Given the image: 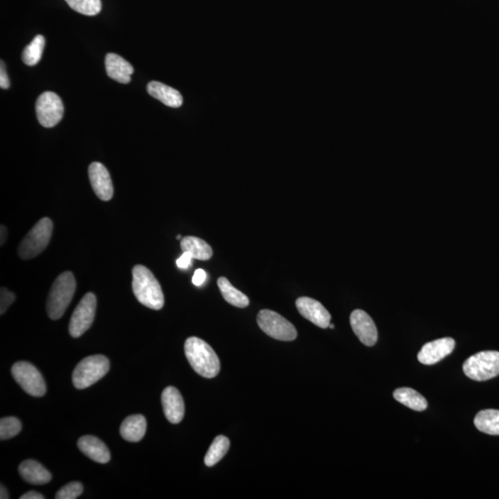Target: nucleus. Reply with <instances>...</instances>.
Here are the masks:
<instances>
[{
  "mask_svg": "<svg viewBox=\"0 0 499 499\" xmlns=\"http://www.w3.org/2000/svg\"><path fill=\"white\" fill-rule=\"evenodd\" d=\"M296 307L302 317L315 326L321 329H327L329 327L331 315L317 300L301 297L296 301Z\"/></svg>",
  "mask_w": 499,
  "mask_h": 499,
  "instance_id": "obj_13",
  "label": "nucleus"
},
{
  "mask_svg": "<svg viewBox=\"0 0 499 499\" xmlns=\"http://www.w3.org/2000/svg\"><path fill=\"white\" fill-rule=\"evenodd\" d=\"M464 372L476 381H486L499 375V351H481L468 358Z\"/></svg>",
  "mask_w": 499,
  "mask_h": 499,
  "instance_id": "obj_6",
  "label": "nucleus"
},
{
  "mask_svg": "<svg viewBox=\"0 0 499 499\" xmlns=\"http://www.w3.org/2000/svg\"><path fill=\"white\" fill-rule=\"evenodd\" d=\"M21 430V424L17 418L5 417L0 420V439L7 440L16 437Z\"/></svg>",
  "mask_w": 499,
  "mask_h": 499,
  "instance_id": "obj_28",
  "label": "nucleus"
},
{
  "mask_svg": "<svg viewBox=\"0 0 499 499\" xmlns=\"http://www.w3.org/2000/svg\"><path fill=\"white\" fill-rule=\"evenodd\" d=\"M109 361L103 355H93L81 361L72 373V383L78 390L96 384L109 371Z\"/></svg>",
  "mask_w": 499,
  "mask_h": 499,
  "instance_id": "obj_4",
  "label": "nucleus"
},
{
  "mask_svg": "<svg viewBox=\"0 0 499 499\" xmlns=\"http://www.w3.org/2000/svg\"><path fill=\"white\" fill-rule=\"evenodd\" d=\"M217 285H219L223 298L229 305L238 308H245L250 305L249 298L244 293L232 286L231 283L226 278H219L217 280Z\"/></svg>",
  "mask_w": 499,
  "mask_h": 499,
  "instance_id": "obj_24",
  "label": "nucleus"
},
{
  "mask_svg": "<svg viewBox=\"0 0 499 499\" xmlns=\"http://www.w3.org/2000/svg\"><path fill=\"white\" fill-rule=\"evenodd\" d=\"M11 87L10 79H9L7 72H6L5 64L1 61V69H0V87L9 89Z\"/></svg>",
  "mask_w": 499,
  "mask_h": 499,
  "instance_id": "obj_32",
  "label": "nucleus"
},
{
  "mask_svg": "<svg viewBox=\"0 0 499 499\" xmlns=\"http://www.w3.org/2000/svg\"><path fill=\"white\" fill-rule=\"evenodd\" d=\"M146 90L150 96L155 98L170 108H180L182 106L183 98L179 91L159 82H150Z\"/></svg>",
  "mask_w": 499,
  "mask_h": 499,
  "instance_id": "obj_18",
  "label": "nucleus"
},
{
  "mask_svg": "<svg viewBox=\"0 0 499 499\" xmlns=\"http://www.w3.org/2000/svg\"><path fill=\"white\" fill-rule=\"evenodd\" d=\"M76 290V280L72 272L60 274L54 281L48 294L47 312L49 318L57 320L63 317Z\"/></svg>",
  "mask_w": 499,
  "mask_h": 499,
  "instance_id": "obj_3",
  "label": "nucleus"
},
{
  "mask_svg": "<svg viewBox=\"0 0 499 499\" xmlns=\"http://www.w3.org/2000/svg\"><path fill=\"white\" fill-rule=\"evenodd\" d=\"M180 248L183 252L189 253L192 258L207 261L213 256V250L210 245L194 236H187L180 241Z\"/></svg>",
  "mask_w": 499,
  "mask_h": 499,
  "instance_id": "obj_21",
  "label": "nucleus"
},
{
  "mask_svg": "<svg viewBox=\"0 0 499 499\" xmlns=\"http://www.w3.org/2000/svg\"><path fill=\"white\" fill-rule=\"evenodd\" d=\"M8 231L5 226H1V245L5 243L6 238H7Z\"/></svg>",
  "mask_w": 499,
  "mask_h": 499,
  "instance_id": "obj_35",
  "label": "nucleus"
},
{
  "mask_svg": "<svg viewBox=\"0 0 499 499\" xmlns=\"http://www.w3.org/2000/svg\"><path fill=\"white\" fill-rule=\"evenodd\" d=\"M19 473L26 482L35 486L45 485L52 479L51 473L39 462L33 460L23 461L19 466Z\"/></svg>",
  "mask_w": 499,
  "mask_h": 499,
  "instance_id": "obj_19",
  "label": "nucleus"
},
{
  "mask_svg": "<svg viewBox=\"0 0 499 499\" xmlns=\"http://www.w3.org/2000/svg\"><path fill=\"white\" fill-rule=\"evenodd\" d=\"M35 111L39 124L43 127H55L63 118L62 100L53 92H45L36 101Z\"/></svg>",
  "mask_w": 499,
  "mask_h": 499,
  "instance_id": "obj_10",
  "label": "nucleus"
},
{
  "mask_svg": "<svg viewBox=\"0 0 499 499\" xmlns=\"http://www.w3.org/2000/svg\"><path fill=\"white\" fill-rule=\"evenodd\" d=\"M21 499H44L45 497L40 493L35 491H30L21 495Z\"/></svg>",
  "mask_w": 499,
  "mask_h": 499,
  "instance_id": "obj_34",
  "label": "nucleus"
},
{
  "mask_svg": "<svg viewBox=\"0 0 499 499\" xmlns=\"http://www.w3.org/2000/svg\"><path fill=\"white\" fill-rule=\"evenodd\" d=\"M329 327H330V329H335V326H334L333 324H330Z\"/></svg>",
  "mask_w": 499,
  "mask_h": 499,
  "instance_id": "obj_37",
  "label": "nucleus"
},
{
  "mask_svg": "<svg viewBox=\"0 0 499 499\" xmlns=\"http://www.w3.org/2000/svg\"><path fill=\"white\" fill-rule=\"evenodd\" d=\"M192 256L189 253L183 252L182 256L177 260V265L182 269H188L192 265Z\"/></svg>",
  "mask_w": 499,
  "mask_h": 499,
  "instance_id": "obj_31",
  "label": "nucleus"
},
{
  "mask_svg": "<svg viewBox=\"0 0 499 499\" xmlns=\"http://www.w3.org/2000/svg\"><path fill=\"white\" fill-rule=\"evenodd\" d=\"M455 341L451 338H444L427 343L418 353V360L425 366H432L449 356L454 350Z\"/></svg>",
  "mask_w": 499,
  "mask_h": 499,
  "instance_id": "obj_14",
  "label": "nucleus"
},
{
  "mask_svg": "<svg viewBox=\"0 0 499 499\" xmlns=\"http://www.w3.org/2000/svg\"><path fill=\"white\" fill-rule=\"evenodd\" d=\"M89 179L94 194L102 201L111 200L114 194L111 177L108 170L99 162H94L88 170Z\"/></svg>",
  "mask_w": 499,
  "mask_h": 499,
  "instance_id": "obj_12",
  "label": "nucleus"
},
{
  "mask_svg": "<svg viewBox=\"0 0 499 499\" xmlns=\"http://www.w3.org/2000/svg\"><path fill=\"white\" fill-rule=\"evenodd\" d=\"M84 492V486L79 482H72L68 485L64 486L59 491L57 492V499H75Z\"/></svg>",
  "mask_w": 499,
  "mask_h": 499,
  "instance_id": "obj_29",
  "label": "nucleus"
},
{
  "mask_svg": "<svg viewBox=\"0 0 499 499\" xmlns=\"http://www.w3.org/2000/svg\"><path fill=\"white\" fill-rule=\"evenodd\" d=\"M187 360L198 375L214 378L220 371V362L215 351L203 339L192 336L185 345Z\"/></svg>",
  "mask_w": 499,
  "mask_h": 499,
  "instance_id": "obj_1",
  "label": "nucleus"
},
{
  "mask_svg": "<svg viewBox=\"0 0 499 499\" xmlns=\"http://www.w3.org/2000/svg\"><path fill=\"white\" fill-rule=\"evenodd\" d=\"M394 399L413 411L422 412L427 410L428 403L419 392L409 388H397L393 393Z\"/></svg>",
  "mask_w": 499,
  "mask_h": 499,
  "instance_id": "obj_22",
  "label": "nucleus"
},
{
  "mask_svg": "<svg viewBox=\"0 0 499 499\" xmlns=\"http://www.w3.org/2000/svg\"><path fill=\"white\" fill-rule=\"evenodd\" d=\"M133 290L140 304L153 310L163 308L165 299L160 284L146 266L137 265L133 269Z\"/></svg>",
  "mask_w": 499,
  "mask_h": 499,
  "instance_id": "obj_2",
  "label": "nucleus"
},
{
  "mask_svg": "<svg viewBox=\"0 0 499 499\" xmlns=\"http://www.w3.org/2000/svg\"><path fill=\"white\" fill-rule=\"evenodd\" d=\"M180 238H182V237H180V235H177V240H180Z\"/></svg>",
  "mask_w": 499,
  "mask_h": 499,
  "instance_id": "obj_38",
  "label": "nucleus"
},
{
  "mask_svg": "<svg viewBox=\"0 0 499 499\" xmlns=\"http://www.w3.org/2000/svg\"><path fill=\"white\" fill-rule=\"evenodd\" d=\"M73 11L87 16H94L101 11V0H65Z\"/></svg>",
  "mask_w": 499,
  "mask_h": 499,
  "instance_id": "obj_27",
  "label": "nucleus"
},
{
  "mask_svg": "<svg viewBox=\"0 0 499 499\" xmlns=\"http://www.w3.org/2000/svg\"><path fill=\"white\" fill-rule=\"evenodd\" d=\"M96 311V295L92 292L85 294L70 318L69 331L72 338H79L90 329Z\"/></svg>",
  "mask_w": 499,
  "mask_h": 499,
  "instance_id": "obj_9",
  "label": "nucleus"
},
{
  "mask_svg": "<svg viewBox=\"0 0 499 499\" xmlns=\"http://www.w3.org/2000/svg\"><path fill=\"white\" fill-rule=\"evenodd\" d=\"M45 40L41 35H36L31 44L27 45L23 52L21 59L27 66H35L41 60L44 51Z\"/></svg>",
  "mask_w": 499,
  "mask_h": 499,
  "instance_id": "obj_26",
  "label": "nucleus"
},
{
  "mask_svg": "<svg viewBox=\"0 0 499 499\" xmlns=\"http://www.w3.org/2000/svg\"><path fill=\"white\" fill-rule=\"evenodd\" d=\"M11 373L21 388L31 396L43 397L47 392L44 378L33 364L27 362L14 363Z\"/></svg>",
  "mask_w": 499,
  "mask_h": 499,
  "instance_id": "obj_8",
  "label": "nucleus"
},
{
  "mask_svg": "<svg viewBox=\"0 0 499 499\" xmlns=\"http://www.w3.org/2000/svg\"><path fill=\"white\" fill-rule=\"evenodd\" d=\"M351 326L360 341L368 347L378 342V333L375 322L363 310H355L351 314Z\"/></svg>",
  "mask_w": 499,
  "mask_h": 499,
  "instance_id": "obj_11",
  "label": "nucleus"
},
{
  "mask_svg": "<svg viewBox=\"0 0 499 499\" xmlns=\"http://www.w3.org/2000/svg\"><path fill=\"white\" fill-rule=\"evenodd\" d=\"M231 442L228 437L224 436L216 437L213 443L211 444L209 449L204 457V464L207 467H212L224 458L228 453Z\"/></svg>",
  "mask_w": 499,
  "mask_h": 499,
  "instance_id": "obj_25",
  "label": "nucleus"
},
{
  "mask_svg": "<svg viewBox=\"0 0 499 499\" xmlns=\"http://www.w3.org/2000/svg\"><path fill=\"white\" fill-rule=\"evenodd\" d=\"M146 433L145 416L136 415L128 416L121 425V434L128 442H139Z\"/></svg>",
  "mask_w": 499,
  "mask_h": 499,
  "instance_id": "obj_20",
  "label": "nucleus"
},
{
  "mask_svg": "<svg viewBox=\"0 0 499 499\" xmlns=\"http://www.w3.org/2000/svg\"><path fill=\"white\" fill-rule=\"evenodd\" d=\"M162 406L165 416L171 424H179L185 417V402L180 391L174 387H168L162 392Z\"/></svg>",
  "mask_w": 499,
  "mask_h": 499,
  "instance_id": "obj_15",
  "label": "nucleus"
},
{
  "mask_svg": "<svg viewBox=\"0 0 499 499\" xmlns=\"http://www.w3.org/2000/svg\"><path fill=\"white\" fill-rule=\"evenodd\" d=\"M53 223L48 217L40 219L21 241L18 248V255L23 260L35 258L48 246L50 241Z\"/></svg>",
  "mask_w": 499,
  "mask_h": 499,
  "instance_id": "obj_5",
  "label": "nucleus"
},
{
  "mask_svg": "<svg viewBox=\"0 0 499 499\" xmlns=\"http://www.w3.org/2000/svg\"><path fill=\"white\" fill-rule=\"evenodd\" d=\"M0 314L6 313L9 307L13 304L15 301L14 293L9 292L6 287H1V295H0Z\"/></svg>",
  "mask_w": 499,
  "mask_h": 499,
  "instance_id": "obj_30",
  "label": "nucleus"
},
{
  "mask_svg": "<svg viewBox=\"0 0 499 499\" xmlns=\"http://www.w3.org/2000/svg\"><path fill=\"white\" fill-rule=\"evenodd\" d=\"M0 491H1V494H0V498H1V499L10 498V495H9L7 489H6L4 488V486H1V489H0Z\"/></svg>",
  "mask_w": 499,
  "mask_h": 499,
  "instance_id": "obj_36",
  "label": "nucleus"
},
{
  "mask_svg": "<svg viewBox=\"0 0 499 499\" xmlns=\"http://www.w3.org/2000/svg\"><path fill=\"white\" fill-rule=\"evenodd\" d=\"M206 280V271L203 270V269H197V270L194 272V277H192V283H194L195 286L200 287L204 284Z\"/></svg>",
  "mask_w": 499,
  "mask_h": 499,
  "instance_id": "obj_33",
  "label": "nucleus"
},
{
  "mask_svg": "<svg viewBox=\"0 0 499 499\" xmlns=\"http://www.w3.org/2000/svg\"><path fill=\"white\" fill-rule=\"evenodd\" d=\"M78 448L89 459L98 464H108L111 458L108 446L96 437H82L78 441Z\"/></svg>",
  "mask_w": 499,
  "mask_h": 499,
  "instance_id": "obj_17",
  "label": "nucleus"
},
{
  "mask_svg": "<svg viewBox=\"0 0 499 499\" xmlns=\"http://www.w3.org/2000/svg\"><path fill=\"white\" fill-rule=\"evenodd\" d=\"M105 64L106 75L109 78L119 84H127L131 82V76L134 72L133 67L124 57L117 54L109 53L106 56Z\"/></svg>",
  "mask_w": 499,
  "mask_h": 499,
  "instance_id": "obj_16",
  "label": "nucleus"
},
{
  "mask_svg": "<svg viewBox=\"0 0 499 499\" xmlns=\"http://www.w3.org/2000/svg\"><path fill=\"white\" fill-rule=\"evenodd\" d=\"M260 329L278 341H292L297 338V330L283 315L271 310H262L257 315Z\"/></svg>",
  "mask_w": 499,
  "mask_h": 499,
  "instance_id": "obj_7",
  "label": "nucleus"
},
{
  "mask_svg": "<svg viewBox=\"0 0 499 499\" xmlns=\"http://www.w3.org/2000/svg\"><path fill=\"white\" fill-rule=\"evenodd\" d=\"M474 425L483 433L499 436L498 410H483L477 413L474 418Z\"/></svg>",
  "mask_w": 499,
  "mask_h": 499,
  "instance_id": "obj_23",
  "label": "nucleus"
}]
</instances>
